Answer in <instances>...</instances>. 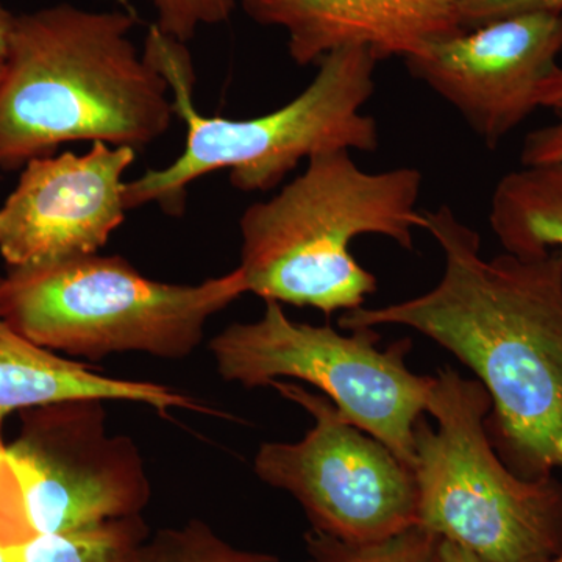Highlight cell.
<instances>
[{
	"instance_id": "9a60e30c",
	"label": "cell",
	"mask_w": 562,
	"mask_h": 562,
	"mask_svg": "<svg viewBox=\"0 0 562 562\" xmlns=\"http://www.w3.org/2000/svg\"><path fill=\"white\" fill-rule=\"evenodd\" d=\"M143 516L57 532L32 535L14 543L16 562H133L149 538Z\"/></svg>"
},
{
	"instance_id": "ba28073f",
	"label": "cell",
	"mask_w": 562,
	"mask_h": 562,
	"mask_svg": "<svg viewBox=\"0 0 562 562\" xmlns=\"http://www.w3.org/2000/svg\"><path fill=\"white\" fill-rule=\"evenodd\" d=\"M279 391L313 417L297 442H265L255 457L258 479L288 492L313 530L355 546L379 543L417 525L413 469L371 435L349 424L325 395L276 380Z\"/></svg>"
},
{
	"instance_id": "30bf717a",
	"label": "cell",
	"mask_w": 562,
	"mask_h": 562,
	"mask_svg": "<svg viewBox=\"0 0 562 562\" xmlns=\"http://www.w3.org/2000/svg\"><path fill=\"white\" fill-rule=\"evenodd\" d=\"M561 52L562 13H532L439 41L403 61L494 150L539 109V87L560 68Z\"/></svg>"
},
{
	"instance_id": "5b68a950",
	"label": "cell",
	"mask_w": 562,
	"mask_h": 562,
	"mask_svg": "<svg viewBox=\"0 0 562 562\" xmlns=\"http://www.w3.org/2000/svg\"><path fill=\"white\" fill-rule=\"evenodd\" d=\"M244 291L238 269L195 284L147 279L122 257H88L10 269L0 313L29 341L87 360L146 353L181 360L206 324Z\"/></svg>"
},
{
	"instance_id": "6da1fadb",
	"label": "cell",
	"mask_w": 562,
	"mask_h": 562,
	"mask_svg": "<svg viewBox=\"0 0 562 562\" xmlns=\"http://www.w3.org/2000/svg\"><path fill=\"white\" fill-rule=\"evenodd\" d=\"M443 254L435 288L344 313V330L402 325L452 353L492 401L486 431L517 476L562 473V249L482 257L479 233L449 205L424 211Z\"/></svg>"
},
{
	"instance_id": "e0dca14e",
	"label": "cell",
	"mask_w": 562,
	"mask_h": 562,
	"mask_svg": "<svg viewBox=\"0 0 562 562\" xmlns=\"http://www.w3.org/2000/svg\"><path fill=\"white\" fill-rule=\"evenodd\" d=\"M439 536L425 528H409L387 541L355 546L317 530L305 535L303 562H435Z\"/></svg>"
},
{
	"instance_id": "d6986e66",
	"label": "cell",
	"mask_w": 562,
	"mask_h": 562,
	"mask_svg": "<svg viewBox=\"0 0 562 562\" xmlns=\"http://www.w3.org/2000/svg\"><path fill=\"white\" fill-rule=\"evenodd\" d=\"M532 13H562V0H465L461 9L464 32L491 22Z\"/></svg>"
},
{
	"instance_id": "2e32d148",
	"label": "cell",
	"mask_w": 562,
	"mask_h": 562,
	"mask_svg": "<svg viewBox=\"0 0 562 562\" xmlns=\"http://www.w3.org/2000/svg\"><path fill=\"white\" fill-rule=\"evenodd\" d=\"M133 562H280L273 554L239 549L225 541L203 520L149 535Z\"/></svg>"
},
{
	"instance_id": "d4e9b609",
	"label": "cell",
	"mask_w": 562,
	"mask_h": 562,
	"mask_svg": "<svg viewBox=\"0 0 562 562\" xmlns=\"http://www.w3.org/2000/svg\"><path fill=\"white\" fill-rule=\"evenodd\" d=\"M5 513H3L2 506H0V527H2V522H5Z\"/></svg>"
},
{
	"instance_id": "5bb4252c",
	"label": "cell",
	"mask_w": 562,
	"mask_h": 562,
	"mask_svg": "<svg viewBox=\"0 0 562 562\" xmlns=\"http://www.w3.org/2000/svg\"><path fill=\"white\" fill-rule=\"evenodd\" d=\"M490 224L508 254L562 249V165L524 166L503 176L492 194Z\"/></svg>"
},
{
	"instance_id": "8992f818",
	"label": "cell",
	"mask_w": 562,
	"mask_h": 562,
	"mask_svg": "<svg viewBox=\"0 0 562 562\" xmlns=\"http://www.w3.org/2000/svg\"><path fill=\"white\" fill-rule=\"evenodd\" d=\"M492 401L453 368L432 376L427 414L414 431L417 525L471 550L482 562H550L562 553V484L525 480L487 436Z\"/></svg>"
},
{
	"instance_id": "484cf974",
	"label": "cell",
	"mask_w": 562,
	"mask_h": 562,
	"mask_svg": "<svg viewBox=\"0 0 562 562\" xmlns=\"http://www.w3.org/2000/svg\"><path fill=\"white\" fill-rule=\"evenodd\" d=\"M550 562H562V553L558 554V557L554 558V560H552Z\"/></svg>"
},
{
	"instance_id": "ffe728a7",
	"label": "cell",
	"mask_w": 562,
	"mask_h": 562,
	"mask_svg": "<svg viewBox=\"0 0 562 562\" xmlns=\"http://www.w3.org/2000/svg\"><path fill=\"white\" fill-rule=\"evenodd\" d=\"M557 120L525 136L520 162L522 166L562 165V109L553 110Z\"/></svg>"
},
{
	"instance_id": "7a4b0ae2",
	"label": "cell",
	"mask_w": 562,
	"mask_h": 562,
	"mask_svg": "<svg viewBox=\"0 0 562 562\" xmlns=\"http://www.w3.org/2000/svg\"><path fill=\"white\" fill-rule=\"evenodd\" d=\"M124 11L70 3L14 16L0 77V169L61 144L143 150L171 128V88L131 38Z\"/></svg>"
},
{
	"instance_id": "603a6c76",
	"label": "cell",
	"mask_w": 562,
	"mask_h": 562,
	"mask_svg": "<svg viewBox=\"0 0 562 562\" xmlns=\"http://www.w3.org/2000/svg\"><path fill=\"white\" fill-rule=\"evenodd\" d=\"M13 14L0 5V77H2L7 57H9L10 36L11 31H13Z\"/></svg>"
},
{
	"instance_id": "44dd1931",
	"label": "cell",
	"mask_w": 562,
	"mask_h": 562,
	"mask_svg": "<svg viewBox=\"0 0 562 562\" xmlns=\"http://www.w3.org/2000/svg\"><path fill=\"white\" fill-rule=\"evenodd\" d=\"M539 106L543 109H562V68L554 70L552 76L547 77L539 87L536 95Z\"/></svg>"
},
{
	"instance_id": "4fadbf2b",
	"label": "cell",
	"mask_w": 562,
	"mask_h": 562,
	"mask_svg": "<svg viewBox=\"0 0 562 562\" xmlns=\"http://www.w3.org/2000/svg\"><path fill=\"white\" fill-rule=\"evenodd\" d=\"M2 283L0 277V290ZM79 398L140 403L161 414L173 409L209 412L194 398L165 384L106 376L87 364L43 349L14 330L0 313V414L9 416L13 412Z\"/></svg>"
},
{
	"instance_id": "cb8c5ba5",
	"label": "cell",
	"mask_w": 562,
	"mask_h": 562,
	"mask_svg": "<svg viewBox=\"0 0 562 562\" xmlns=\"http://www.w3.org/2000/svg\"><path fill=\"white\" fill-rule=\"evenodd\" d=\"M13 546L0 536V562H16Z\"/></svg>"
},
{
	"instance_id": "9c48e42d",
	"label": "cell",
	"mask_w": 562,
	"mask_h": 562,
	"mask_svg": "<svg viewBox=\"0 0 562 562\" xmlns=\"http://www.w3.org/2000/svg\"><path fill=\"white\" fill-rule=\"evenodd\" d=\"M7 469L29 535H57L140 516L150 482L138 447L106 431L99 398L21 412Z\"/></svg>"
},
{
	"instance_id": "7402d4cb",
	"label": "cell",
	"mask_w": 562,
	"mask_h": 562,
	"mask_svg": "<svg viewBox=\"0 0 562 562\" xmlns=\"http://www.w3.org/2000/svg\"><path fill=\"white\" fill-rule=\"evenodd\" d=\"M435 562H482L479 558L460 546V543L449 541V539H439L436 547Z\"/></svg>"
},
{
	"instance_id": "52a82bcc",
	"label": "cell",
	"mask_w": 562,
	"mask_h": 562,
	"mask_svg": "<svg viewBox=\"0 0 562 562\" xmlns=\"http://www.w3.org/2000/svg\"><path fill=\"white\" fill-rule=\"evenodd\" d=\"M349 331L292 321L281 303L268 301L260 319L228 325L211 339L210 351L222 380L246 390L280 379L312 384L344 419L413 469L414 431L427 413L432 376L406 366L412 339L380 349L375 328Z\"/></svg>"
},
{
	"instance_id": "8fae6325",
	"label": "cell",
	"mask_w": 562,
	"mask_h": 562,
	"mask_svg": "<svg viewBox=\"0 0 562 562\" xmlns=\"http://www.w3.org/2000/svg\"><path fill=\"white\" fill-rule=\"evenodd\" d=\"M131 147L92 143L85 154L33 158L0 206V257L10 269L99 254L124 224Z\"/></svg>"
},
{
	"instance_id": "7c38bea8",
	"label": "cell",
	"mask_w": 562,
	"mask_h": 562,
	"mask_svg": "<svg viewBox=\"0 0 562 562\" xmlns=\"http://www.w3.org/2000/svg\"><path fill=\"white\" fill-rule=\"evenodd\" d=\"M465 0H239L251 21L286 33L295 65H317L346 46L368 47L376 61L412 57L465 33Z\"/></svg>"
},
{
	"instance_id": "3957f363",
	"label": "cell",
	"mask_w": 562,
	"mask_h": 562,
	"mask_svg": "<svg viewBox=\"0 0 562 562\" xmlns=\"http://www.w3.org/2000/svg\"><path fill=\"white\" fill-rule=\"evenodd\" d=\"M422 181L416 168L362 171L350 150L314 155L273 198L244 211L236 268L244 291L325 314L361 308L379 281L353 257L351 243L379 235L413 251L425 227Z\"/></svg>"
},
{
	"instance_id": "277c9868",
	"label": "cell",
	"mask_w": 562,
	"mask_h": 562,
	"mask_svg": "<svg viewBox=\"0 0 562 562\" xmlns=\"http://www.w3.org/2000/svg\"><path fill=\"white\" fill-rule=\"evenodd\" d=\"M144 55L171 88L173 110L187 128L180 157L125 184V206H160L180 216L192 181L221 169L243 192L271 191L302 160L324 151L373 154L380 147L375 117L362 113L375 92L376 58L368 47L346 46L317 63L312 83L290 103L250 120L205 116L194 105L195 72L187 44L151 25Z\"/></svg>"
},
{
	"instance_id": "ac0fdd59",
	"label": "cell",
	"mask_w": 562,
	"mask_h": 562,
	"mask_svg": "<svg viewBox=\"0 0 562 562\" xmlns=\"http://www.w3.org/2000/svg\"><path fill=\"white\" fill-rule=\"evenodd\" d=\"M155 27L169 38L187 44L203 25L231 21L236 0H151Z\"/></svg>"
}]
</instances>
